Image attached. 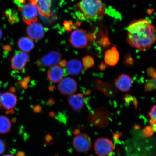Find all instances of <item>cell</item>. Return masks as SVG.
I'll list each match as a JSON object with an SVG mask.
<instances>
[{
    "label": "cell",
    "mask_w": 156,
    "mask_h": 156,
    "mask_svg": "<svg viewBox=\"0 0 156 156\" xmlns=\"http://www.w3.org/2000/svg\"><path fill=\"white\" fill-rule=\"evenodd\" d=\"M127 41L130 46L141 51L149 49L156 40V28L147 20L132 21L126 28Z\"/></svg>",
    "instance_id": "6da1fadb"
},
{
    "label": "cell",
    "mask_w": 156,
    "mask_h": 156,
    "mask_svg": "<svg viewBox=\"0 0 156 156\" xmlns=\"http://www.w3.org/2000/svg\"><path fill=\"white\" fill-rule=\"evenodd\" d=\"M79 18L90 22L102 19L105 6L101 0H81L76 6Z\"/></svg>",
    "instance_id": "7a4b0ae2"
},
{
    "label": "cell",
    "mask_w": 156,
    "mask_h": 156,
    "mask_svg": "<svg viewBox=\"0 0 156 156\" xmlns=\"http://www.w3.org/2000/svg\"><path fill=\"white\" fill-rule=\"evenodd\" d=\"M110 114L106 107H100L93 110L90 113L88 121L96 127L102 128L109 124Z\"/></svg>",
    "instance_id": "3957f363"
},
{
    "label": "cell",
    "mask_w": 156,
    "mask_h": 156,
    "mask_svg": "<svg viewBox=\"0 0 156 156\" xmlns=\"http://www.w3.org/2000/svg\"><path fill=\"white\" fill-rule=\"evenodd\" d=\"M18 9L21 12L23 20L26 24L29 25L37 21L38 10L31 2L19 7Z\"/></svg>",
    "instance_id": "277c9868"
},
{
    "label": "cell",
    "mask_w": 156,
    "mask_h": 156,
    "mask_svg": "<svg viewBox=\"0 0 156 156\" xmlns=\"http://www.w3.org/2000/svg\"><path fill=\"white\" fill-rule=\"evenodd\" d=\"M73 145L74 149L79 153H85L91 149L92 141L87 134H78L73 138Z\"/></svg>",
    "instance_id": "5b68a950"
},
{
    "label": "cell",
    "mask_w": 156,
    "mask_h": 156,
    "mask_svg": "<svg viewBox=\"0 0 156 156\" xmlns=\"http://www.w3.org/2000/svg\"><path fill=\"white\" fill-rule=\"evenodd\" d=\"M69 41L74 48L78 49L85 48L89 41L87 31L83 29L73 31L70 36Z\"/></svg>",
    "instance_id": "8992f818"
},
{
    "label": "cell",
    "mask_w": 156,
    "mask_h": 156,
    "mask_svg": "<svg viewBox=\"0 0 156 156\" xmlns=\"http://www.w3.org/2000/svg\"><path fill=\"white\" fill-rule=\"evenodd\" d=\"M94 149L95 153L98 156H109L114 151V145L111 140L101 138L95 142Z\"/></svg>",
    "instance_id": "52a82bcc"
},
{
    "label": "cell",
    "mask_w": 156,
    "mask_h": 156,
    "mask_svg": "<svg viewBox=\"0 0 156 156\" xmlns=\"http://www.w3.org/2000/svg\"><path fill=\"white\" fill-rule=\"evenodd\" d=\"M62 59L60 52L52 51L39 59L37 62L39 67H46L57 65Z\"/></svg>",
    "instance_id": "ba28073f"
},
{
    "label": "cell",
    "mask_w": 156,
    "mask_h": 156,
    "mask_svg": "<svg viewBox=\"0 0 156 156\" xmlns=\"http://www.w3.org/2000/svg\"><path fill=\"white\" fill-rule=\"evenodd\" d=\"M60 92L64 95H73L76 91L77 84L75 80L71 77L64 78L58 84Z\"/></svg>",
    "instance_id": "9c48e42d"
},
{
    "label": "cell",
    "mask_w": 156,
    "mask_h": 156,
    "mask_svg": "<svg viewBox=\"0 0 156 156\" xmlns=\"http://www.w3.org/2000/svg\"><path fill=\"white\" fill-rule=\"evenodd\" d=\"M27 33L29 38L32 40L38 41L44 37L45 31L41 24L35 22L29 25L27 29Z\"/></svg>",
    "instance_id": "30bf717a"
},
{
    "label": "cell",
    "mask_w": 156,
    "mask_h": 156,
    "mask_svg": "<svg viewBox=\"0 0 156 156\" xmlns=\"http://www.w3.org/2000/svg\"><path fill=\"white\" fill-rule=\"evenodd\" d=\"M29 58V55L26 52H17L11 59L12 68L16 71H21L24 69Z\"/></svg>",
    "instance_id": "8fae6325"
},
{
    "label": "cell",
    "mask_w": 156,
    "mask_h": 156,
    "mask_svg": "<svg viewBox=\"0 0 156 156\" xmlns=\"http://www.w3.org/2000/svg\"><path fill=\"white\" fill-rule=\"evenodd\" d=\"M29 1L36 6L39 14L42 16L48 18L52 15V0H30Z\"/></svg>",
    "instance_id": "7c38bea8"
},
{
    "label": "cell",
    "mask_w": 156,
    "mask_h": 156,
    "mask_svg": "<svg viewBox=\"0 0 156 156\" xmlns=\"http://www.w3.org/2000/svg\"><path fill=\"white\" fill-rule=\"evenodd\" d=\"M17 97L13 93L6 92L0 97V104L5 110L11 111L14 108L17 103Z\"/></svg>",
    "instance_id": "4fadbf2b"
},
{
    "label": "cell",
    "mask_w": 156,
    "mask_h": 156,
    "mask_svg": "<svg viewBox=\"0 0 156 156\" xmlns=\"http://www.w3.org/2000/svg\"><path fill=\"white\" fill-rule=\"evenodd\" d=\"M132 80L129 76L122 74L115 80L116 87L122 92H128L132 87Z\"/></svg>",
    "instance_id": "5bb4252c"
},
{
    "label": "cell",
    "mask_w": 156,
    "mask_h": 156,
    "mask_svg": "<svg viewBox=\"0 0 156 156\" xmlns=\"http://www.w3.org/2000/svg\"><path fill=\"white\" fill-rule=\"evenodd\" d=\"M85 99L82 94L70 95L68 98V104L74 111L81 110L84 105Z\"/></svg>",
    "instance_id": "9a60e30c"
},
{
    "label": "cell",
    "mask_w": 156,
    "mask_h": 156,
    "mask_svg": "<svg viewBox=\"0 0 156 156\" xmlns=\"http://www.w3.org/2000/svg\"><path fill=\"white\" fill-rule=\"evenodd\" d=\"M47 75L50 81L54 83H57L63 79L64 72L62 67L56 65L49 68L47 72Z\"/></svg>",
    "instance_id": "2e32d148"
},
{
    "label": "cell",
    "mask_w": 156,
    "mask_h": 156,
    "mask_svg": "<svg viewBox=\"0 0 156 156\" xmlns=\"http://www.w3.org/2000/svg\"><path fill=\"white\" fill-rule=\"evenodd\" d=\"M119 59V54L116 47H113L105 52L104 61L107 65L113 66L118 63Z\"/></svg>",
    "instance_id": "e0dca14e"
},
{
    "label": "cell",
    "mask_w": 156,
    "mask_h": 156,
    "mask_svg": "<svg viewBox=\"0 0 156 156\" xmlns=\"http://www.w3.org/2000/svg\"><path fill=\"white\" fill-rule=\"evenodd\" d=\"M66 67L68 73L73 76L79 75L83 68L81 62L79 60L75 59L68 61Z\"/></svg>",
    "instance_id": "ac0fdd59"
},
{
    "label": "cell",
    "mask_w": 156,
    "mask_h": 156,
    "mask_svg": "<svg viewBox=\"0 0 156 156\" xmlns=\"http://www.w3.org/2000/svg\"><path fill=\"white\" fill-rule=\"evenodd\" d=\"M96 87L104 94L110 97L115 96L117 92L116 89L114 87L101 81L98 80L96 82Z\"/></svg>",
    "instance_id": "d6986e66"
},
{
    "label": "cell",
    "mask_w": 156,
    "mask_h": 156,
    "mask_svg": "<svg viewBox=\"0 0 156 156\" xmlns=\"http://www.w3.org/2000/svg\"><path fill=\"white\" fill-rule=\"evenodd\" d=\"M19 48L25 52L31 51L34 47V44L32 39L28 37H23L20 39L17 43Z\"/></svg>",
    "instance_id": "ffe728a7"
},
{
    "label": "cell",
    "mask_w": 156,
    "mask_h": 156,
    "mask_svg": "<svg viewBox=\"0 0 156 156\" xmlns=\"http://www.w3.org/2000/svg\"><path fill=\"white\" fill-rule=\"evenodd\" d=\"M11 124L8 118L4 116H0V133L5 134L11 129Z\"/></svg>",
    "instance_id": "44dd1931"
},
{
    "label": "cell",
    "mask_w": 156,
    "mask_h": 156,
    "mask_svg": "<svg viewBox=\"0 0 156 156\" xmlns=\"http://www.w3.org/2000/svg\"><path fill=\"white\" fill-rule=\"evenodd\" d=\"M4 15L11 24L16 23L19 21L18 13L15 9H9L4 12Z\"/></svg>",
    "instance_id": "7402d4cb"
},
{
    "label": "cell",
    "mask_w": 156,
    "mask_h": 156,
    "mask_svg": "<svg viewBox=\"0 0 156 156\" xmlns=\"http://www.w3.org/2000/svg\"><path fill=\"white\" fill-rule=\"evenodd\" d=\"M83 64L85 69H89L94 65V60L91 56H87L83 58Z\"/></svg>",
    "instance_id": "603a6c76"
},
{
    "label": "cell",
    "mask_w": 156,
    "mask_h": 156,
    "mask_svg": "<svg viewBox=\"0 0 156 156\" xmlns=\"http://www.w3.org/2000/svg\"><path fill=\"white\" fill-rule=\"evenodd\" d=\"M134 62L135 61L130 54H128L125 56L124 63L127 67H133Z\"/></svg>",
    "instance_id": "cb8c5ba5"
},
{
    "label": "cell",
    "mask_w": 156,
    "mask_h": 156,
    "mask_svg": "<svg viewBox=\"0 0 156 156\" xmlns=\"http://www.w3.org/2000/svg\"><path fill=\"white\" fill-rule=\"evenodd\" d=\"M154 131V130L151 126H146L142 130V132L146 136H151L153 134Z\"/></svg>",
    "instance_id": "d4e9b609"
},
{
    "label": "cell",
    "mask_w": 156,
    "mask_h": 156,
    "mask_svg": "<svg viewBox=\"0 0 156 156\" xmlns=\"http://www.w3.org/2000/svg\"><path fill=\"white\" fill-rule=\"evenodd\" d=\"M124 101L126 103H133L135 107H137V101L135 97L129 94H126L124 97Z\"/></svg>",
    "instance_id": "484cf974"
},
{
    "label": "cell",
    "mask_w": 156,
    "mask_h": 156,
    "mask_svg": "<svg viewBox=\"0 0 156 156\" xmlns=\"http://www.w3.org/2000/svg\"><path fill=\"white\" fill-rule=\"evenodd\" d=\"M149 115L151 119L156 122V105L152 107L149 113Z\"/></svg>",
    "instance_id": "4316f807"
},
{
    "label": "cell",
    "mask_w": 156,
    "mask_h": 156,
    "mask_svg": "<svg viewBox=\"0 0 156 156\" xmlns=\"http://www.w3.org/2000/svg\"><path fill=\"white\" fill-rule=\"evenodd\" d=\"M7 144L3 140L0 139V155L2 154L6 151Z\"/></svg>",
    "instance_id": "83f0119b"
},
{
    "label": "cell",
    "mask_w": 156,
    "mask_h": 156,
    "mask_svg": "<svg viewBox=\"0 0 156 156\" xmlns=\"http://www.w3.org/2000/svg\"><path fill=\"white\" fill-rule=\"evenodd\" d=\"M64 27L66 30L68 32L71 31L73 28V24L71 21H65L64 23Z\"/></svg>",
    "instance_id": "f1b7e54d"
},
{
    "label": "cell",
    "mask_w": 156,
    "mask_h": 156,
    "mask_svg": "<svg viewBox=\"0 0 156 156\" xmlns=\"http://www.w3.org/2000/svg\"><path fill=\"white\" fill-rule=\"evenodd\" d=\"M147 73L148 76L151 78L155 77L156 75V70L152 67H150L147 70Z\"/></svg>",
    "instance_id": "f546056e"
},
{
    "label": "cell",
    "mask_w": 156,
    "mask_h": 156,
    "mask_svg": "<svg viewBox=\"0 0 156 156\" xmlns=\"http://www.w3.org/2000/svg\"><path fill=\"white\" fill-rule=\"evenodd\" d=\"M45 140L47 144H50L52 143L53 141V138L52 136L50 135V134H47L45 137Z\"/></svg>",
    "instance_id": "4dcf8cb0"
},
{
    "label": "cell",
    "mask_w": 156,
    "mask_h": 156,
    "mask_svg": "<svg viewBox=\"0 0 156 156\" xmlns=\"http://www.w3.org/2000/svg\"><path fill=\"white\" fill-rule=\"evenodd\" d=\"M41 110V107L40 106H39V105H37V106L34 107V112L36 113H38L40 112Z\"/></svg>",
    "instance_id": "1f68e13d"
},
{
    "label": "cell",
    "mask_w": 156,
    "mask_h": 156,
    "mask_svg": "<svg viewBox=\"0 0 156 156\" xmlns=\"http://www.w3.org/2000/svg\"><path fill=\"white\" fill-rule=\"evenodd\" d=\"M67 62L66 60H61L59 62V64L60 67H66Z\"/></svg>",
    "instance_id": "d6a6232c"
},
{
    "label": "cell",
    "mask_w": 156,
    "mask_h": 156,
    "mask_svg": "<svg viewBox=\"0 0 156 156\" xmlns=\"http://www.w3.org/2000/svg\"><path fill=\"white\" fill-rule=\"evenodd\" d=\"M150 123L154 130L156 131V122H154L153 120L151 119L150 120Z\"/></svg>",
    "instance_id": "836d02e7"
},
{
    "label": "cell",
    "mask_w": 156,
    "mask_h": 156,
    "mask_svg": "<svg viewBox=\"0 0 156 156\" xmlns=\"http://www.w3.org/2000/svg\"><path fill=\"white\" fill-rule=\"evenodd\" d=\"M106 67V66L104 63H101L100 66H99V68L101 70H104L105 69Z\"/></svg>",
    "instance_id": "e575fe53"
},
{
    "label": "cell",
    "mask_w": 156,
    "mask_h": 156,
    "mask_svg": "<svg viewBox=\"0 0 156 156\" xmlns=\"http://www.w3.org/2000/svg\"><path fill=\"white\" fill-rule=\"evenodd\" d=\"M16 156H25V154L24 152L21 151L17 154Z\"/></svg>",
    "instance_id": "d590c367"
},
{
    "label": "cell",
    "mask_w": 156,
    "mask_h": 156,
    "mask_svg": "<svg viewBox=\"0 0 156 156\" xmlns=\"http://www.w3.org/2000/svg\"><path fill=\"white\" fill-rule=\"evenodd\" d=\"M2 31L1 29H0V39L2 38Z\"/></svg>",
    "instance_id": "8d00e7d4"
},
{
    "label": "cell",
    "mask_w": 156,
    "mask_h": 156,
    "mask_svg": "<svg viewBox=\"0 0 156 156\" xmlns=\"http://www.w3.org/2000/svg\"><path fill=\"white\" fill-rule=\"evenodd\" d=\"M3 156H14L12 155H10V154H7V155H3Z\"/></svg>",
    "instance_id": "74e56055"
},
{
    "label": "cell",
    "mask_w": 156,
    "mask_h": 156,
    "mask_svg": "<svg viewBox=\"0 0 156 156\" xmlns=\"http://www.w3.org/2000/svg\"><path fill=\"white\" fill-rule=\"evenodd\" d=\"M20 1H24V2H25V1H26V0H20ZM29 1H30V0H29Z\"/></svg>",
    "instance_id": "f35d334b"
},
{
    "label": "cell",
    "mask_w": 156,
    "mask_h": 156,
    "mask_svg": "<svg viewBox=\"0 0 156 156\" xmlns=\"http://www.w3.org/2000/svg\"><path fill=\"white\" fill-rule=\"evenodd\" d=\"M1 93H0V97H1Z\"/></svg>",
    "instance_id": "ab89813d"
},
{
    "label": "cell",
    "mask_w": 156,
    "mask_h": 156,
    "mask_svg": "<svg viewBox=\"0 0 156 156\" xmlns=\"http://www.w3.org/2000/svg\"><path fill=\"white\" fill-rule=\"evenodd\" d=\"M58 156V155H55V156Z\"/></svg>",
    "instance_id": "60d3db41"
}]
</instances>
